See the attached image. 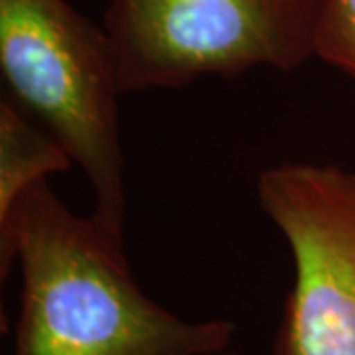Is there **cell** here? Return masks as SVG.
Here are the masks:
<instances>
[{
    "label": "cell",
    "instance_id": "obj_1",
    "mask_svg": "<svg viewBox=\"0 0 355 355\" xmlns=\"http://www.w3.org/2000/svg\"><path fill=\"white\" fill-rule=\"evenodd\" d=\"M22 272L14 355H219L229 320L191 322L137 284L123 235L69 211L48 186L26 190L0 223V275Z\"/></svg>",
    "mask_w": 355,
    "mask_h": 355
},
{
    "label": "cell",
    "instance_id": "obj_2",
    "mask_svg": "<svg viewBox=\"0 0 355 355\" xmlns=\"http://www.w3.org/2000/svg\"><path fill=\"white\" fill-rule=\"evenodd\" d=\"M0 67L8 97L85 174L93 216L123 235V89L107 32L65 0H0Z\"/></svg>",
    "mask_w": 355,
    "mask_h": 355
},
{
    "label": "cell",
    "instance_id": "obj_3",
    "mask_svg": "<svg viewBox=\"0 0 355 355\" xmlns=\"http://www.w3.org/2000/svg\"><path fill=\"white\" fill-rule=\"evenodd\" d=\"M320 0H111L105 32L123 93L180 89L314 53Z\"/></svg>",
    "mask_w": 355,
    "mask_h": 355
},
{
    "label": "cell",
    "instance_id": "obj_4",
    "mask_svg": "<svg viewBox=\"0 0 355 355\" xmlns=\"http://www.w3.org/2000/svg\"><path fill=\"white\" fill-rule=\"evenodd\" d=\"M257 193L294 261L272 355H355V174L280 164L259 176Z\"/></svg>",
    "mask_w": 355,
    "mask_h": 355
},
{
    "label": "cell",
    "instance_id": "obj_5",
    "mask_svg": "<svg viewBox=\"0 0 355 355\" xmlns=\"http://www.w3.org/2000/svg\"><path fill=\"white\" fill-rule=\"evenodd\" d=\"M73 164L62 144L8 97L0 103V223L26 190Z\"/></svg>",
    "mask_w": 355,
    "mask_h": 355
},
{
    "label": "cell",
    "instance_id": "obj_6",
    "mask_svg": "<svg viewBox=\"0 0 355 355\" xmlns=\"http://www.w3.org/2000/svg\"><path fill=\"white\" fill-rule=\"evenodd\" d=\"M314 53L355 79V0H320Z\"/></svg>",
    "mask_w": 355,
    "mask_h": 355
},
{
    "label": "cell",
    "instance_id": "obj_7",
    "mask_svg": "<svg viewBox=\"0 0 355 355\" xmlns=\"http://www.w3.org/2000/svg\"><path fill=\"white\" fill-rule=\"evenodd\" d=\"M219 355H237L233 349H227V352H223V354H219Z\"/></svg>",
    "mask_w": 355,
    "mask_h": 355
}]
</instances>
